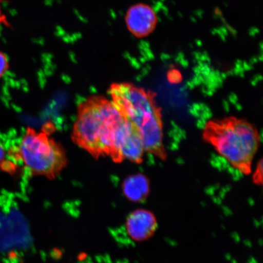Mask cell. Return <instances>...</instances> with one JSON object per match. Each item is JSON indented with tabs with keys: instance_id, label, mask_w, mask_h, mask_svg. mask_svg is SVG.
<instances>
[{
	"instance_id": "cell-2",
	"label": "cell",
	"mask_w": 263,
	"mask_h": 263,
	"mask_svg": "<svg viewBox=\"0 0 263 263\" xmlns=\"http://www.w3.org/2000/svg\"><path fill=\"white\" fill-rule=\"evenodd\" d=\"M108 93L115 107L136 127L144 151L164 159L162 115L152 92L130 83H114Z\"/></svg>"
},
{
	"instance_id": "cell-4",
	"label": "cell",
	"mask_w": 263,
	"mask_h": 263,
	"mask_svg": "<svg viewBox=\"0 0 263 263\" xmlns=\"http://www.w3.org/2000/svg\"><path fill=\"white\" fill-rule=\"evenodd\" d=\"M16 156L32 175L54 179L67 165V155L60 144L44 130L28 127L20 141Z\"/></svg>"
},
{
	"instance_id": "cell-1",
	"label": "cell",
	"mask_w": 263,
	"mask_h": 263,
	"mask_svg": "<svg viewBox=\"0 0 263 263\" xmlns=\"http://www.w3.org/2000/svg\"><path fill=\"white\" fill-rule=\"evenodd\" d=\"M136 127L106 97L96 95L79 104L72 139L95 159L122 162L121 151Z\"/></svg>"
},
{
	"instance_id": "cell-9",
	"label": "cell",
	"mask_w": 263,
	"mask_h": 263,
	"mask_svg": "<svg viewBox=\"0 0 263 263\" xmlns=\"http://www.w3.org/2000/svg\"><path fill=\"white\" fill-rule=\"evenodd\" d=\"M262 160L258 164L255 170L254 179L255 182L257 184H261L262 180Z\"/></svg>"
},
{
	"instance_id": "cell-10",
	"label": "cell",
	"mask_w": 263,
	"mask_h": 263,
	"mask_svg": "<svg viewBox=\"0 0 263 263\" xmlns=\"http://www.w3.org/2000/svg\"><path fill=\"white\" fill-rule=\"evenodd\" d=\"M6 156H7V154H6V148L1 141H0V168H2L5 165Z\"/></svg>"
},
{
	"instance_id": "cell-7",
	"label": "cell",
	"mask_w": 263,
	"mask_h": 263,
	"mask_svg": "<svg viewBox=\"0 0 263 263\" xmlns=\"http://www.w3.org/2000/svg\"><path fill=\"white\" fill-rule=\"evenodd\" d=\"M122 189L124 195L128 199L133 202H141L149 193V180L143 174H137L125 179Z\"/></svg>"
},
{
	"instance_id": "cell-8",
	"label": "cell",
	"mask_w": 263,
	"mask_h": 263,
	"mask_svg": "<svg viewBox=\"0 0 263 263\" xmlns=\"http://www.w3.org/2000/svg\"><path fill=\"white\" fill-rule=\"evenodd\" d=\"M9 67V63L7 55L2 51H0V79L3 77Z\"/></svg>"
},
{
	"instance_id": "cell-11",
	"label": "cell",
	"mask_w": 263,
	"mask_h": 263,
	"mask_svg": "<svg viewBox=\"0 0 263 263\" xmlns=\"http://www.w3.org/2000/svg\"><path fill=\"white\" fill-rule=\"evenodd\" d=\"M3 0H0V25H5L6 26H9L10 25L6 18V15L3 12L2 9Z\"/></svg>"
},
{
	"instance_id": "cell-3",
	"label": "cell",
	"mask_w": 263,
	"mask_h": 263,
	"mask_svg": "<svg viewBox=\"0 0 263 263\" xmlns=\"http://www.w3.org/2000/svg\"><path fill=\"white\" fill-rule=\"evenodd\" d=\"M203 137L239 172H251L259 143L258 131L252 124L234 117L210 121L205 125Z\"/></svg>"
},
{
	"instance_id": "cell-6",
	"label": "cell",
	"mask_w": 263,
	"mask_h": 263,
	"mask_svg": "<svg viewBox=\"0 0 263 263\" xmlns=\"http://www.w3.org/2000/svg\"><path fill=\"white\" fill-rule=\"evenodd\" d=\"M125 21L129 31L137 37H146L152 33L157 24L154 9L147 5H135L128 9Z\"/></svg>"
},
{
	"instance_id": "cell-5",
	"label": "cell",
	"mask_w": 263,
	"mask_h": 263,
	"mask_svg": "<svg viewBox=\"0 0 263 263\" xmlns=\"http://www.w3.org/2000/svg\"><path fill=\"white\" fill-rule=\"evenodd\" d=\"M125 226L129 237L135 242H141L147 241L155 235L158 223L153 212L138 209L128 216Z\"/></svg>"
}]
</instances>
